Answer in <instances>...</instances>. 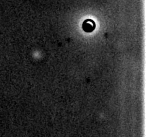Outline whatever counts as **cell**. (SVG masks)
Returning <instances> with one entry per match:
<instances>
[{
	"mask_svg": "<svg viewBox=\"0 0 147 137\" xmlns=\"http://www.w3.org/2000/svg\"><path fill=\"white\" fill-rule=\"evenodd\" d=\"M95 28V23L93 21L90 20V19H87L84 21L83 24V29L87 32H91L93 31Z\"/></svg>",
	"mask_w": 147,
	"mask_h": 137,
	"instance_id": "1",
	"label": "cell"
}]
</instances>
